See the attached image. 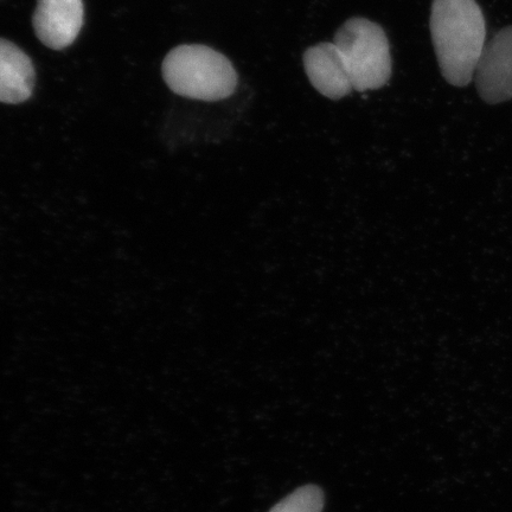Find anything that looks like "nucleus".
<instances>
[{
  "mask_svg": "<svg viewBox=\"0 0 512 512\" xmlns=\"http://www.w3.org/2000/svg\"><path fill=\"white\" fill-rule=\"evenodd\" d=\"M334 43L347 64L354 91H376L387 85L392 76V55L379 24L351 18L338 29Z\"/></svg>",
  "mask_w": 512,
  "mask_h": 512,
  "instance_id": "obj_3",
  "label": "nucleus"
},
{
  "mask_svg": "<svg viewBox=\"0 0 512 512\" xmlns=\"http://www.w3.org/2000/svg\"><path fill=\"white\" fill-rule=\"evenodd\" d=\"M324 494L316 485H305L275 504L268 512H323Z\"/></svg>",
  "mask_w": 512,
  "mask_h": 512,
  "instance_id": "obj_8",
  "label": "nucleus"
},
{
  "mask_svg": "<svg viewBox=\"0 0 512 512\" xmlns=\"http://www.w3.org/2000/svg\"><path fill=\"white\" fill-rule=\"evenodd\" d=\"M162 73L172 92L207 102L229 98L239 82L228 57L202 44H183L172 49L165 56Z\"/></svg>",
  "mask_w": 512,
  "mask_h": 512,
  "instance_id": "obj_2",
  "label": "nucleus"
},
{
  "mask_svg": "<svg viewBox=\"0 0 512 512\" xmlns=\"http://www.w3.org/2000/svg\"><path fill=\"white\" fill-rule=\"evenodd\" d=\"M36 82L34 63L24 51L0 38V102L17 105L31 98Z\"/></svg>",
  "mask_w": 512,
  "mask_h": 512,
  "instance_id": "obj_7",
  "label": "nucleus"
},
{
  "mask_svg": "<svg viewBox=\"0 0 512 512\" xmlns=\"http://www.w3.org/2000/svg\"><path fill=\"white\" fill-rule=\"evenodd\" d=\"M480 98L491 105L512 99V27L485 44L475 70Z\"/></svg>",
  "mask_w": 512,
  "mask_h": 512,
  "instance_id": "obj_4",
  "label": "nucleus"
},
{
  "mask_svg": "<svg viewBox=\"0 0 512 512\" xmlns=\"http://www.w3.org/2000/svg\"><path fill=\"white\" fill-rule=\"evenodd\" d=\"M85 21L82 0H38L32 25L44 46L63 50L72 46Z\"/></svg>",
  "mask_w": 512,
  "mask_h": 512,
  "instance_id": "obj_5",
  "label": "nucleus"
},
{
  "mask_svg": "<svg viewBox=\"0 0 512 512\" xmlns=\"http://www.w3.org/2000/svg\"><path fill=\"white\" fill-rule=\"evenodd\" d=\"M432 41L447 82L465 87L485 47V19L476 0H433Z\"/></svg>",
  "mask_w": 512,
  "mask_h": 512,
  "instance_id": "obj_1",
  "label": "nucleus"
},
{
  "mask_svg": "<svg viewBox=\"0 0 512 512\" xmlns=\"http://www.w3.org/2000/svg\"><path fill=\"white\" fill-rule=\"evenodd\" d=\"M303 62L311 85L326 98L339 100L354 91L347 64L335 43H319L307 49Z\"/></svg>",
  "mask_w": 512,
  "mask_h": 512,
  "instance_id": "obj_6",
  "label": "nucleus"
}]
</instances>
